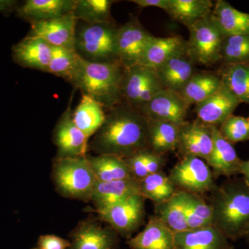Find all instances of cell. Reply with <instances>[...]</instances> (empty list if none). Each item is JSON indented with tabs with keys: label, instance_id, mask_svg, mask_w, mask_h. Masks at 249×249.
Wrapping results in <instances>:
<instances>
[{
	"label": "cell",
	"instance_id": "cell-1",
	"mask_svg": "<svg viewBox=\"0 0 249 249\" xmlns=\"http://www.w3.org/2000/svg\"><path fill=\"white\" fill-rule=\"evenodd\" d=\"M88 148L97 155L117 156L126 159L150 150L148 119L125 101L108 110L106 119Z\"/></svg>",
	"mask_w": 249,
	"mask_h": 249
},
{
	"label": "cell",
	"instance_id": "cell-2",
	"mask_svg": "<svg viewBox=\"0 0 249 249\" xmlns=\"http://www.w3.org/2000/svg\"><path fill=\"white\" fill-rule=\"evenodd\" d=\"M212 226L227 239L237 240L249 231V187L245 180L228 181L212 192Z\"/></svg>",
	"mask_w": 249,
	"mask_h": 249
},
{
	"label": "cell",
	"instance_id": "cell-3",
	"mask_svg": "<svg viewBox=\"0 0 249 249\" xmlns=\"http://www.w3.org/2000/svg\"><path fill=\"white\" fill-rule=\"evenodd\" d=\"M124 69L119 61L95 62L81 58L70 83L109 110L124 101Z\"/></svg>",
	"mask_w": 249,
	"mask_h": 249
},
{
	"label": "cell",
	"instance_id": "cell-4",
	"mask_svg": "<svg viewBox=\"0 0 249 249\" xmlns=\"http://www.w3.org/2000/svg\"><path fill=\"white\" fill-rule=\"evenodd\" d=\"M52 180L62 196L88 202L97 182L88 155L55 157L52 167Z\"/></svg>",
	"mask_w": 249,
	"mask_h": 249
},
{
	"label": "cell",
	"instance_id": "cell-5",
	"mask_svg": "<svg viewBox=\"0 0 249 249\" xmlns=\"http://www.w3.org/2000/svg\"><path fill=\"white\" fill-rule=\"evenodd\" d=\"M119 26L114 22L87 23L77 26L75 50L90 62H112L118 58L116 38Z\"/></svg>",
	"mask_w": 249,
	"mask_h": 249
},
{
	"label": "cell",
	"instance_id": "cell-6",
	"mask_svg": "<svg viewBox=\"0 0 249 249\" xmlns=\"http://www.w3.org/2000/svg\"><path fill=\"white\" fill-rule=\"evenodd\" d=\"M187 54L196 65L212 66L220 62L224 34L218 27L212 12L187 28Z\"/></svg>",
	"mask_w": 249,
	"mask_h": 249
},
{
	"label": "cell",
	"instance_id": "cell-7",
	"mask_svg": "<svg viewBox=\"0 0 249 249\" xmlns=\"http://www.w3.org/2000/svg\"><path fill=\"white\" fill-rule=\"evenodd\" d=\"M170 181L181 191L204 194L217 188L213 174L206 160L194 156H186L170 170Z\"/></svg>",
	"mask_w": 249,
	"mask_h": 249
},
{
	"label": "cell",
	"instance_id": "cell-8",
	"mask_svg": "<svg viewBox=\"0 0 249 249\" xmlns=\"http://www.w3.org/2000/svg\"><path fill=\"white\" fill-rule=\"evenodd\" d=\"M145 199L141 194L134 195L96 213L100 219L109 224L119 236L129 239L143 224Z\"/></svg>",
	"mask_w": 249,
	"mask_h": 249
},
{
	"label": "cell",
	"instance_id": "cell-9",
	"mask_svg": "<svg viewBox=\"0 0 249 249\" xmlns=\"http://www.w3.org/2000/svg\"><path fill=\"white\" fill-rule=\"evenodd\" d=\"M163 89L155 70L142 65L124 69L122 93L124 101L140 109Z\"/></svg>",
	"mask_w": 249,
	"mask_h": 249
},
{
	"label": "cell",
	"instance_id": "cell-10",
	"mask_svg": "<svg viewBox=\"0 0 249 249\" xmlns=\"http://www.w3.org/2000/svg\"><path fill=\"white\" fill-rule=\"evenodd\" d=\"M153 36L132 15L127 22L119 26L116 38L118 58L124 68L139 65Z\"/></svg>",
	"mask_w": 249,
	"mask_h": 249
},
{
	"label": "cell",
	"instance_id": "cell-11",
	"mask_svg": "<svg viewBox=\"0 0 249 249\" xmlns=\"http://www.w3.org/2000/svg\"><path fill=\"white\" fill-rule=\"evenodd\" d=\"M68 249H119V235L110 227H103L95 218L80 221L69 234Z\"/></svg>",
	"mask_w": 249,
	"mask_h": 249
},
{
	"label": "cell",
	"instance_id": "cell-12",
	"mask_svg": "<svg viewBox=\"0 0 249 249\" xmlns=\"http://www.w3.org/2000/svg\"><path fill=\"white\" fill-rule=\"evenodd\" d=\"M66 110L60 116L54 128L53 140L58 149L56 157H77L86 156L89 141L75 124L71 103L73 95Z\"/></svg>",
	"mask_w": 249,
	"mask_h": 249
},
{
	"label": "cell",
	"instance_id": "cell-13",
	"mask_svg": "<svg viewBox=\"0 0 249 249\" xmlns=\"http://www.w3.org/2000/svg\"><path fill=\"white\" fill-rule=\"evenodd\" d=\"M78 20L73 13L50 20L31 23L28 36L45 40L53 47L75 49Z\"/></svg>",
	"mask_w": 249,
	"mask_h": 249
},
{
	"label": "cell",
	"instance_id": "cell-14",
	"mask_svg": "<svg viewBox=\"0 0 249 249\" xmlns=\"http://www.w3.org/2000/svg\"><path fill=\"white\" fill-rule=\"evenodd\" d=\"M189 107L178 91L163 89L139 110L148 119L181 124L186 121Z\"/></svg>",
	"mask_w": 249,
	"mask_h": 249
},
{
	"label": "cell",
	"instance_id": "cell-15",
	"mask_svg": "<svg viewBox=\"0 0 249 249\" xmlns=\"http://www.w3.org/2000/svg\"><path fill=\"white\" fill-rule=\"evenodd\" d=\"M213 149L211 126L201 121H185L180 125L178 150L183 157L194 156L204 160Z\"/></svg>",
	"mask_w": 249,
	"mask_h": 249
},
{
	"label": "cell",
	"instance_id": "cell-16",
	"mask_svg": "<svg viewBox=\"0 0 249 249\" xmlns=\"http://www.w3.org/2000/svg\"><path fill=\"white\" fill-rule=\"evenodd\" d=\"M240 103L230 91L222 87L213 94L196 105L195 111L198 120L219 127L232 115Z\"/></svg>",
	"mask_w": 249,
	"mask_h": 249
},
{
	"label": "cell",
	"instance_id": "cell-17",
	"mask_svg": "<svg viewBox=\"0 0 249 249\" xmlns=\"http://www.w3.org/2000/svg\"><path fill=\"white\" fill-rule=\"evenodd\" d=\"M213 132V149L206 160L212 168L213 176H234L240 175L242 160L237 155L231 142L219 132L217 126L211 125Z\"/></svg>",
	"mask_w": 249,
	"mask_h": 249
},
{
	"label": "cell",
	"instance_id": "cell-18",
	"mask_svg": "<svg viewBox=\"0 0 249 249\" xmlns=\"http://www.w3.org/2000/svg\"><path fill=\"white\" fill-rule=\"evenodd\" d=\"M53 46L37 37L27 36L13 46L14 62L25 68L47 72L52 59Z\"/></svg>",
	"mask_w": 249,
	"mask_h": 249
},
{
	"label": "cell",
	"instance_id": "cell-19",
	"mask_svg": "<svg viewBox=\"0 0 249 249\" xmlns=\"http://www.w3.org/2000/svg\"><path fill=\"white\" fill-rule=\"evenodd\" d=\"M137 194H141L139 182L134 178L107 182L97 181L91 201L96 208L95 211L98 212Z\"/></svg>",
	"mask_w": 249,
	"mask_h": 249
},
{
	"label": "cell",
	"instance_id": "cell-20",
	"mask_svg": "<svg viewBox=\"0 0 249 249\" xmlns=\"http://www.w3.org/2000/svg\"><path fill=\"white\" fill-rule=\"evenodd\" d=\"M186 52L187 40L182 36H153L144 51L139 65L155 70L170 59Z\"/></svg>",
	"mask_w": 249,
	"mask_h": 249
},
{
	"label": "cell",
	"instance_id": "cell-21",
	"mask_svg": "<svg viewBox=\"0 0 249 249\" xmlns=\"http://www.w3.org/2000/svg\"><path fill=\"white\" fill-rule=\"evenodd\" d=\"M77 0H27L17 8V16L29 22L50 20L73 12Z\"/></svg>",
	"mask_w": 249,
	"mask_h": 249
},
{
	"label": "cell",
	"instance_id": "cell-22",
	"mask_svg": "<svg viewBox=\"0 0 249 249\" xmlns=\"http://www.w3.org/2000/svg\"><path fill=\"white\" fill-rule=\"evenodd\" d=\"M175 249H232L229 239L213 226L175 232Z\"/></svg>",
	"mask_w": 249,
	"mask_h": 249
},
{
	"label": "cell",
	"instance_id": "cell-23",
	"mask_svg": "<svg viewBox=\"0 0 249 249\" xmlns=\"http://www.w3.org/2000/svg\"><path fill=\"white\" fill-rule=\"evenodd\" d=\"M155 71L163 89L178 92L196 72V64L187 52L170 59Z\"/></svg>",
	"mask_w": 249,
	"mask_h": 249
},
{
	"label": "cell",
	"instance_id": "cell-24",
	"mask_svg": "<svg viewBox=\"0 0 249 249\" xmlns=\"http://www.w3.org/2000/svg\"><path fill=\"white\" fill-rule=\"evenodd\" d=\"M131 249H175V232L155 215L142 231L127 242Z\"/></svg>",
	"mask_w": 249,
	"mask_h": 249
},
{
	"label": "cell",
	"instance_id": "cell-25",
	"mask_svg": "<svg viewBox=\"0 0 249 249\" xmlns=\"http://www.w3.org/2000/svg\"><path fill=\"white\" fill-rule=\"evenodd\" d=\"M212 16L224 36L249 35V14L238 11L227 1L214 3Z\"/></svg>",
	"mask_w": 249,
	"mask_h": 249
},
{
	"label": "cell",
	"instance_id": "cell-26",
	"mask_svg": "<svg viewBox=\"0 0 249 249\" xmlns=\"http://www.w3.org/2000/svg\"><path fill=\"white\" fill-rule=\"evenodd\" d=\"M221 87L222 81L217 71L196 72L178 93L191 107L204 101Z\"/></svg>",
	"mask_w": 249,
	"mask_h": 249
},
{
	"label": "cell",
	"instance_id": "cell-27",
	"mask_svg": "<svg viewBox=\"0 0 249 249\" xmlns=\"http://www.w3.org/2000/svg\"><path fill=\"white\" fill-rule=\"evenodd\" d=\"M106 116L104 108L100 103L83 94H82L79 104L73 111L75 124L88 141L102 126Z\"/></svg>",
	"mask_w": 249,
	"mask_h": 249
},
{
	"label": "cell",
	"instance_id": "cell-28",
	"mask_svg": "<svg viewBox=\"0 0 249 249\" xmlns=\"http://www.w3.org/2000/svg\"><path fill=\"white\" fill-rule=\"evenodd\" d=\"M181 124L170 121L148 119L150 150L161 155L176 151Z\"/></svg>",
	"mask_w": 249,
	"mask_h": 249
},
{
	"label": "cell",
	"instance_id": "cell-29",
	"mask_svg": "<svg viewBox=\"0 0 249 249\" xmlns=\"http://www.w3.org/2000/svg\"><path fill=\"white\" fill-rule=\"evenodd\" d=\"M88 159L98 181L107 182L134 178L125 160L117 156L88 155Z\"/></svg>",
	"mask_w": 249,
	"mask_h": 249
},
{
	"label": "cell",
	"instance_id": "cell-30",
	"mask_svg": "<svg viewBox=\"0 0 249 249\" xmlns=\"http://www.w3.org/2000/svg\"><path fill=\"white\" fill-rule=\"evenodd\" d=\"M217 73L223 86L239 102L249 104V62L222 65Z\"/></svg>",
	"mask_w": 249,
	"mask_h": 249
},
{
	"label": "cell",
	"instance_id": "cell-31",
	"mask_svg": "<svg viewBox=\"0 0 249 249\" xmlns=\"http://www.w3.org/2000/svg\"><path fill=\"white\" fill-rule=\"evenodd\" d=\"M213 6L211 0H169L166 13L172 20L188 28L211 14Z\"/></svg>",
	"mask_w": 249,
	"mask_h": 249
},
{
	"label": "cell",
	"instance_id": "cell-32",
	"mask_svg": "<svg viewBox=\"0 0 249 249\" xmlns=\"http://www.w3.org/2000/svg\"><path fill=\"white\" fill-rule=\"evenodd\" d=\"M155 216L174 232L189 230L185 214V192L178 191L168 200L155 203Z\"/></svg>",
	"mask_w": 249,
	"mask_h": 249
},
{
	"label": "cell",
	"instance_id": "cell-33",
	"mask_svg": "<svg viewBox=\"0 0 249 249\" xmlns=\"http://www.w3.org/2000/svg\"><path fill=\"white\" fill-rule=\"evenodd\" d=\"M139 182L141 195L155 203L168 200L178 191L163 171L148 175Z\"/></svg>",
	"mask_w": 249,
	"mask_h": 249
},
{
	"label": "cell",
	"instance_id": "cell-34",
	"mask_svg": "<svg viewBox=\"0 0 249 249\" xmlns=\"http://www.w3.org/2000/svg\"><path fill=\"white\" fill-rule=\"evenodd\" d=\"M112 0H77L73 14L78 21L91 23L114 22L111 16Z\"/></svg>",
	"mask_w": 249,
	"mask_h": 249
},
{
	"label": "cell",
	"instance_id": "cell-35",
	"mask_svg": "<svg viewBox=\"0 0 249 249\" xmlns=\"http://www.w3.org/2000/svg\"><path fill=\"white\" fill-rule=\"evenodd\" d=\"M124 160L130 168L134 178L138 181L152 174L161 172L166 163L165 155L156 154L150 150H144Z\"/></svg>",
	"mask_w": 249,
	"mask_h": 249
},
{
	"label": "cell",
	"instance_id": "cell-36",
	"mask_svg": "<svg viewBox=\"0 0 249 249\" xmlns=\"http://www.w3.org/2000/svg\"><path fill=\"white\" fill-rule=\"evenodd\" d=\"M186 219L192 229L212 226L213 209L199 195L185 192Z\"/></svg>",
	"mask_w": 249,
	"mask_h": 249
},
{
	"label": "cell",
	"instance_id": "cell-37",
	"mask_svg": "<svg viewBox=\"0 0 249 249\" xmlns=\"http://www.w3.org/2000/svg\"><path fill=\"white\" fill-rule=\"evenodd\" d=\"M81 57L75 49L53 47L47 72L70 82L79 65Z\"/></svg>",
	"mask_w": 249,
	"mask_h": 249
},
{
	"label": "cell",
	"instance_id": "cell-38",
	"mask_svg": "<svg viewBox=\"0 0 249 249\" xmlns=\"http://www.w3.org/2000/svg\"><path fill=\"white\" fill-rule=\"evenodd\" d=\"M220 62L222 65L249 62V35L224 36Z\"/></svg>",
	"mask_w": 249,
	"mask_h": 249
},
{
	"label": "cell",
	"instance_id": "cell-39",
	"mask_svg": "<svg viewBox=\"0 0 249 249\" xmlns=\"http://www.w3.org/2000/svg\"><path fill=\"white\" fill-rule=\"evenodd\" d=\"M219 132L232 144L249 140V123L247 118L232 115L219 127Z\"/></svg>",
	"mask_w": 249,
	"mask_h": 249
},
{
	"label": "cell",
	"instance_id": "cell-40",
	"mask_svg": "<svg viewBox=\"0 0 249 249\" xmlns=\"http://www.w3.org/2000/svg\"><path fill=\"white\" fill-rule=\"evenodd\" d=\"M70 245V240L51 234L40 235L37 241L40 249H68Z\"/></svg>",
	"mask_w": 249,
	"mask_h": 249
},
{
	"label": "cell",
	"instance_id": "cell-41",
	"mask_svg": "<svg viewBox=\"0 0 249 249\" xmlns=\"http://www.w3.org/2000/svg\"><path fill=\"white\" fill-rule=\"evenodd\" d=\"M132 2L138 5L139 7L146 8L153 6L160 8L166 12L169 6V0H132Z\"/></svg>",
	"mask_w": 249,
	"mask_h": 249
},
{
	"label": "cell",
	"instance_id": "cell-42",
	"mask_svg": "<svg viewBox=\"0 0 249 249\" xmlns=\"http://www.w3.org/2000/svg\"><path fill=\"white\" fill-rule=\"evenodd\" d=\"M18 1L12 0H0V13L6 15L12 12L13 10L17 9Z\"/></svg>",
	"mask_w": 249,
	"mask_h": 249
},
{
	"label": "cell",
	"instance_id": "cell-43",
	"mask_svg": "<svg viewBox=\"0 0 249 249\" xmlns=\"http://www.w3.org/2000/svg\"><path fill=\"white\" fill-rule=\"evenodd\" d=\"M240 175H243V179L249 187V160H242L240 166Z\"/></svg>",
	"mask_w": 249,
	"mask_h": 249
},
{
	"label": "cell",
	"instance_id": "cell-44",
	"mask_svg": "<svg viewBox=\"0 0 249 249\" xmlns=\"http://www.w3.org/2000/svg\"><path fill=\"white\" fill-rule=\"evenodd\" d=\"M246 238H247V242H248L249 245V231L248 232V233L247 234V235L245 236Z\"/></svg>",
	"mask_w": 249,
	"mask_h": 249
},
{
	"label": "cell",
	"instance_id": "cell-45",
	"mask_svg": "<svg viewBox=\"0 0 249 249\" xmlns=\"http://www.w3.org/2000/svg\"><path fill=\"white\" fill-rule=\"evenodd\" d=\"M40 249L39 248H33V249Z\"/></svg>",
	"mask_w": 249,
	"mask_h": 249
},
{
	"label": "cell",
	"instance_id": "cell-46",
	"mask_svg": "<svg viewBox=\"0 0 249 249\" xmlns=\"http://www.w3.org/2000/svg\"><path fill=\"white\" fill-rule=\"evenodd\" d=\"M247 119H248V121H249V116L248 118H247Z\"/></svg>",
	"mask_w": 249,
	"mask_h": 249
}]
</instances>
